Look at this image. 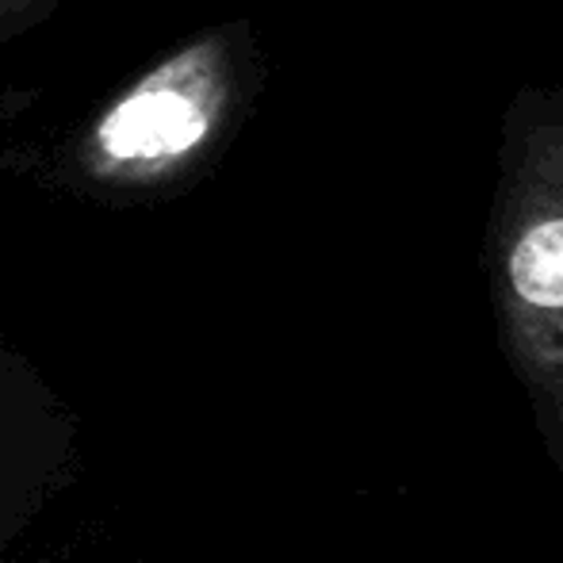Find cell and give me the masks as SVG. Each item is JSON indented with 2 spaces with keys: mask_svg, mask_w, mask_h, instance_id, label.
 I'll return each instance as SVG.
<instances>
[{
  "mask_svg": "<svg viewBox=\"0 0 563 563\" xmlns=\"http://www.w3.org/2000/svg\"><path fill=\"white\" fill-rule=\"evenodd\" d=\"M257 43L245 23L200 31L119 89L74 150L92 192L162 196L219 157L257 89Z\"/></svg>",
  "mask_w": 563,
  "mask_h": 563,
  "instance_id": "6da1fadb",
  "label": "cell"
},
{
  "mask_svg": "<svg viewBox=\"0 0 563 563\" xmlns=\"http://www.w3.org/2000/svg\"><path fill=\"white\" fill-rule=\"evenodd\" d=\"M66 456V418L43 399L38 384L4 376L0 364V552L38 510Z\"/></svg>",
  "mask_w": 563,
  "mask_h": 563,
  "instance_id": "7a4b0ae2",
  "label": "cell"
},
{
  "mask_svg": "<svg viewBox=\"0 0 563 563\" xmlns=\"http://www.w3.org/2000/svg\"><path fill=\"white\" fill-rule=\"evenodd\" d=\"M54 8H58V0H0V46L43 27Z\"/></svg>",
  "mask_w": 563,
  "mask_h": 563,
  "instance_id": "3957f363",
  "label": "cell"
}]
</instances>
